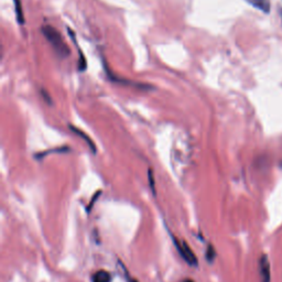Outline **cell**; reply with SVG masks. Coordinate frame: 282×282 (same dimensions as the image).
<instances>
[{"label": "cell", "instance_id": "2", "mask_svg": "<svg viewBox=\"0 0 282 282\" xmlns=\"http://www.w3.org/2000/svg\"><path fill=\"white\" fill-rule=\"evenodd\" d=\"M174 240V244H175V247L177 249V252L182 256V258H183L187 264L190 266H197V258L195 254L192 252L191 248L189 247V245H187L185 242L183 243H179V240H176L173 237Z\"/></svg>", "mask_w": 282, "mask_h": 282}, {"label": "cell", "instance_id": "10", "mask_svg": "<svg viewBox=\"0 0 282 282\" xmlns=\"http://www.w3.org/2000/svg\"><path fill=\"white\" fill-rule=\"evenodd\" d=\"M70 149L67 148V147H64V148H56V149H51L49 151H45V152H42V153H38L36 154V158H42V156L44 155H48L49 153H52V152H66V151H69Z\"/></svg>", "mask_w": 282, "mask_h": 282}, {"label": "cell", "instance_id": "11", "mask_svg": "<svg viewBox=\"0 0 282 282\" xmlns=\"http://www.w3.org/2000/svg\"><path fill=\"white\" fill-rule=\"evenodd\" d=\"M148 179H149V184H150V189L152 191L153 195H155V186H154V177H153V171L149 169L148 170Z\"/></svg>", "mask_w": 282, "mask_h": 282}, {"label": "cell", "instance_id": "12", "mask_svg": "<svg viewBox=\"0 0 282 282\" xmlns=\"http://www.w3.org/2000/svg\"><path fill=\"white\" fill-rule=\"evenodd\" d=\"M129 282H138L136 279H132V278H129Z\"/></svg>", "mask_w": 282, "mask_h": 282}, {"label": "cell", "instance_id": "13", "mask_svg": "<svg viewBox=\"0 0 282 282\" xmlns=\"http://www.w3.org/2000/svg\"><path fill=\"white\" fill-rule=\"evenodd\" d=\"M184 282H194L193 280H186V281H184Z\"/></svg>", "mask_w": 282, "mask_h": 282}, {"label": "cell", "instance_id": "4", "mask_svg": "<svg viewBox=\"0 0 282 282\" xmlns=\"http://www.w3.org/2000/svg\"><path fill=\"white\" fill-rule=\"evenodd\" d=\"M69 34L72 35V39H73V42H74V44L76 45V48H77V51H78V54H80V62H78V70H80L81 72L83 71H85L86 70V66H87V62H86V59H85V56L84 54H83V52L80 48V45L77 44L76 42V39H75V35H74V32L71 29H69Z\"/></svg>", "mask_w": 282, "mask_h": 282}, {"label": "cell", "instance_id": "5", "mask_svg": "<svg viewBox=\"0 0 282 282\" xmlns=\"http://www.w3.org/2000/svg\"><path fill=\"white\" fill-rule=\"evenodd\" d=\"M246 1L252 4L253 7L257 8L265 13H269L270 11V1L269 0H246Z\"/></svg>", "mask_w": 282, "mask_h": 282}, {"label": "cell", "instance_id": "7", "mask_svg": "<svg viewBox=\"0 0 282 282\" xmlns=\"http://www.w3.org/2000/svg\"><path fill=\"white\" fill-rule=\"evenodd\" d=\"M70 129L72 130L73 133H75L77 136H80V137H82L83 139H84L86 142L90 144V147H91V149H92V151L94 153H96V147H95V144H94V142L92 141V139L88 137V136L86 135V134H84L82 132V130H80V129H77V128H75L74 126H71L70 125Z\"/></svg>", "mask_w": 282, "mask_h": 282}, {"label": "cell", "instance_id": "9", "mask_svg": "<svg viewBox=\"0 0 282 282\" xmlns=\"http://www.w3.org/2000/svg\"><path fill=\"white\" fill-rule=\"evenodd\" d=\"M215 257H216V253L215 249H214V246L213 245H208V247L206 249V260L208 263H213Z\"/></svg>", "mask_w": 282, "mask_h": 282}, {"label": "cell", "instance_id": "1", "mask_svg": "<svg viewBox=\"0 0 282 282\" xmlns=\"http://www.w3.org/2000/svg\"><path fill=\"white\" fill-rule=\"evenodd\" d=\"M41 30H42V33L45 35V38L48 39L52 46H53L57 54L60 56H67L70 54L69 48H67V45L63 41V38H62V35L55 28L51 27V25H44V27L41 28Z\"/></svg>", "mask_w": 282, "mask_h": 282}, {"label": "cell", "instance_id": "8", "mask_svg": "<svg viewBox=\"0 0 282 282\" xmlns=\"http://www.w3.org/2000/svg\"><path fill=\"white\" fill-rule=\"evenodd\" d=\"M14 2V9H15V15H17V21L20 24L24 23V18L22 13V7H21V0H13Z\"/></svg>", "mask_w": 282, "mask_h": 282}, {"label": "cell", "instance_id": "6", "mask_svg": "<svg viewBox=\"0 0 282 282\" xmlns=\"http://www.w3.org/2000/svg\"><path fill=\"white\" fill-rule=\"evenodd\" d=\"M112 275L105 270H99L93 276V282H111Z\"/></svg>", "mask_w": 282, "mask_h": 282}, {"label": "cell", "instance_id": "14", "mask_svg": "<svg viewBox=\"0 0 282 282\" xmlns=\"http://www.w3.org/2000/svg\"><path fill=\"white\" fill-rule=\"evenodd\" d=\"M280 13H281V19H282V9L280 10Z\"/></svg>", "mask_w": 282, "mask_h": 282}, {"label": "cell", "instance_id": "3", "mask_svg": "<svg viewBox=\"0 0 282 282\" xmlns=\"http://www.w3.org/2000/svg\"><path fill=\"white\" fill-rule=\"evenodd\" d=\"M259 277L261 282H270V263L266 255L261 256L259 259Z\"/></svg>", "mask_w": 282, "mask_h": 282}]
</instances>
